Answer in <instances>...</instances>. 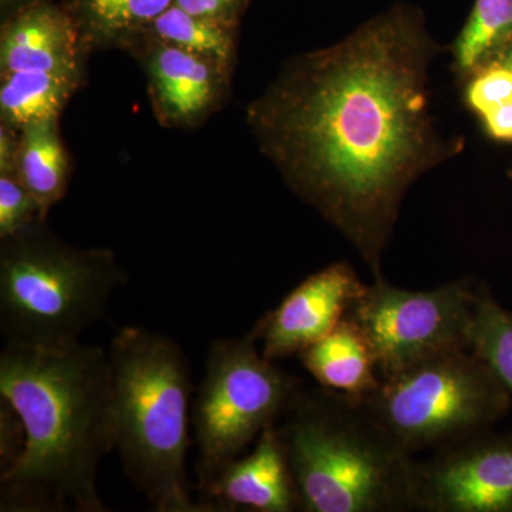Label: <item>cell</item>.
Returning <instances> with one entry per match:
<instances>
[{"label":"cell","mask_w":512,"mask_h":512,"mask_svg":"<svg viewBox=\"0 0 512 512\" xmlns=\"http://www.w3.org/2000/svg\"><path fill=\"white\" fill-rule=\"evenodd\" d=\"M512 39V0H474L463 29L451 46L453 70L460 82L494 62Z\"/></svg>","instance_id":"obj_18"},{"label":"cell","mask_w":512,"mask_h":512,"mask_svg":"<svg viewBox=\"0 0 512 512\" xmlns=\"http://www.w3.org/2000/svg\"><path fill=\"white\" fill-rule=\"evenodd\" d=\"M207 512H295L298 490L276 423L256 439L254 450L228 464L200 495Z\"/></svg>","instance_id":"obj_12"},{"label":"cell","mask_w":512,"mask_h":512,"mask_svg":"<svg viewBox=\"0 0 512 512\" xmlns=\"http://www.w3.org/2000/svg\"><path fill=\"white\" fill-rule=\"evenodd\" d=\"M116 450L124 473L157 512H207L190 493L192 370L163 333L123 328L109 349Z\"/></svg>","instance_id":"obj_4"},{"label":"cell","mask_w":512,"mask_h":512,"mask_svg":"<svg viewBox=\"0 0 512 512\" xmlns=\"http://www.w3.org/2000/svg\"><path fill=\"white\" fill-rule=\"evenodd\" d=\"M494 62L503 64V66L507 67V69L512 70V39L507 43V45H505L504 49L498 53V56L495 57Z\"/></svg>","instance_id":"obj_27"},{"label":"cell","mask_w":512,"mask_h":512,"mask_svg":"<svg viewBox=\"0 0 512 512\" xmlns=\"http://www.w3.org/2000/svg\"><path fill=\"white\" fill-rule=\"evenodd\" d=\"M0 83L3 124L22 130L29 124L57 119L79 86L80 72L2 73Z\"/></svg>","instance_id":"obj_16"},{"label":"cell","mask_w":512,"mask_h":512,"mask_svg":"<svg viewBox=\"0 0 512 512\" xmlns=\"http://www.w3.org/2000/svg\"><path fill=\"white\" fill-rule=\"evenodd\" d=\"M508 175H510V177L512 178V170L510 171V173H508Z\"/></svg>","instance_id":"obj_28"},{"label":"cell","mask_w":512,"mask_h":512,"mask_svg":"<svg viewBox=\"0 0 512 512\" xmlns=\"http://www.w3.org/2000/svg\"><path fill=\"white\" fill-rule=\"evenodd\" d=\"M302 512L414 511L416 463L362 397L301 387L276 423Z\"/></svg>","instance_id":"obj_3"},{"label":"cell","mask_w":512,"mask_h":512,"mask_svg":"<svg viewBox=\"0 0 512 512\" xmlns=\"http://www.w3.org/2000/svg\"><path fill=\"white\" fill-rule=\"evenodd\" d=\"M37 221L46 220L18 174L0 173V239L15 237Z\"/></svg>","instance_id":"obj_21"},{"label":"cell","mask_w":512,"mask_h":512,"mask_svg":"<svg viewBox=\"0 0 512 512\" xmlns=\"http://www.w3.org/2000/svg\"><path fill=\"white\" fill-rule=\"evenodd\" d=\"M468 349L512 394V312L497 302L485 284H478Z\"/></svg>","instance_id":"obj_20"},{"label":"cell","mask_w":512,"mask_h":512,"mask_svg":"<svg viewBox=\"0 0 512 512\" xmlns=\"http://www.w3.org/2000/svg\"><path fill=\"white\" fill-rule=\"evenodd\" d=\"M19 131L15 173L35 197L46 220L52 207L66 194L70 177L57 119L29 124Z\"/></svg>","instance_id":"obj_15"},{"label":"cell","mask_w":512,"mask_h":512,"mask_svg":"<svg viewBox=\"0 0 512 512\" xmlns=\"http://www.w3.org/2000/svg\"><path fill=\"white\" fill-rule=\"evenodd\" d=\"M414 511L512 512V433L488 431L417 461Z\"/></svg>","instance_id":"obj_9"},{"label":"cell","mask_w":512,"mask_h":512,"mask_svg":"<svg viewBox=\"0 0 512 512\" xmlns=\"http://www.w3.org/2000/svg\"><path fill=\"white\" fill-rule=\"evenodd\" d=\"M296 357L319 386L333 392L365 397L382 384L369 342L349 313Z\"/></svg>","instance_id":"obj_14"},{"label":"cell","mask_w":512,"mask_h":512,"mask_svg":"<svg viewBox=\"0 0 512 512\" xmlns=\"http://www.w3.org/2000/svg\"><path fill=\"white\" fill-rule=\"evenodd\" d=\"M174 0H64L90 45L130 46Z\"/></svg>","instance_id":"obj_17"},{"label":"cell","mask_w":512,"mask_h":512,"mask_svg":"<svg viewBox=\"0 0 512 512\" xmlns=\"http://www.w3.org/2000/svg\"><path fill=\"white\" fill-rule=\"evenodd\" d=\"M367 409L409 454L457 446L493 431L512 394L470 349L453 350L382 380L362 397Z\"/></svg>","instance_id":"obj_6"},{"label":"cell","mask_w":512,"mask_h":512,"mask_svg":"<svg viewBox=\"0 0 512 512\" xmlns=\"http://www.w3.org/2000/svg\"><path fill=\"white\" fill-rule=\"evenodd\" d=\"M84 45L79 25L63 3L39 0L3 23L0 70L80 72Z\"/></svg>","instance_id":"obj_13"},{"label":"cell","mask_w":512,"mask_h":512,"mask_svg":"<svg viewBox=\"0 0 512 512\" xmlns=\"http://www.w3.org/2000/svg\"><path fill=\"white\" fill-rule=\"evenodd\" d=\"M137 43L146 49L143 59L151 101L164 126H198L220 106L231 70L208 57L148 37H140L133 45Z\"/></svg>","instance_id":"obj_11"},{"label":"cell","mask_w":512,"mask_h":512,"mask_svg":"<svg viewBox=\"0 0 512 512\" xmlns=\"http://www.w3.org/2000/svg\"><path fill=\"white\" fill-rule=\"evenodd\" d=\"M237 28L191 15L178 6L161 13L140 37L157 40L208 57L231 70L235 60ZM138 37V39H140Z\"/></svg>","instance_id":"obj_19"},{"label":"cell","mask_w":512,"mask_h":512,"mask_svg":"<svg viewBox=\"0 0 512 512\" xmlns=\"http://www.w3.org/2000/svg\"><path fill=\"white\" fill-rule=\"evenodd\" d=\"M464 84V103L477 117L512 101V70L493 62L471 74Z\"/></svg>","instance_id":"obj_22"},{"label":"cell","mask_w":512,"mask_h":512,"mask_svg":"<svg viewBox=\"0 0 512 512\" xmlns=\"http://www.w3.org/2000/svg\"><path fill=\"white\" fill-rule=\"evenodd\" d=\"M485 134L500 143H512V101L478 117Z\"/></svg>","instance_id":"obj_24"},{"label":"cell","mask_w":512,"mask_h":512,"mask_svg":"<svg viewBox=\"0 0 512 512\" xmlns=\"http://www.w3.org/2000/svg\"><path fill=\"white\" fill-rule=\"evenodd\" d=\"M440 50L423 12L397 3L336 45L293 57L248 107L261 150L373 279L407 192L464 150L431 103Z\"/></svg>","instance_id":"obj_1"},{"label":"cell","mask_w":512,"mask_h":512,"mask_svg":"<svg viewBox=\"0 0 512 512\" xmlns=\"http://www.w3.org/2000/svg\"><path fill=\"white\" fill-rule=\"evenodd\" d=\"M35 2H39V0H0L3 19L6 20L10 18V16L15 15L18 10Z\"/></svg>","instance_id":"obj_26"},{"label":"cell","mask_w":512,"mask_h":512,"mask_svg":"<svg viewBox=\"0 0 512 512\" xmlns=\"http://www.w3.org/2000/svg\"><path fill=\"white\" fill-rule=\"evenodd\" d=\"M249 2L251 0H174L173 5L191 15L237 28Z\"/></svg>","instance_id":"obj_23"},{"label":"cell","mask_w":512,"mask_h":512,"mask_svg":"<svg viewBox=\"0 0 512 512\" xmlns=\"http://www.w3.org/2000/svg\"><path fill=\"white\" fill-rule=\"evenodd\" d=\"M473 276L412 291L373 279L350 308V318L369 342L382 380L433 357L470 348L477 301Z\"/></svg>","instance_id":"obj_8"},{"label":"cell","mask_w":512,"mask_h":512,"mask_svg":"<svg viewBox=\"0 0 512 512\" xmlns=\"http://www.w3.org/2000/svg\"><path fill=\"white\" fill-rule=\"evenodd\" d=\"M15 128L3 124L0 128V173L15 171L16 154H18L19 137L13 133Z\"/></svg>","instance_id":"obj_25"},{"label":"cell","mask_w":512,"mask_h":512,"mask_svg":"<svg viewBox=\"0 0 512 512\" xmlns=\"http://www.w3.org/2000/svg\"><path fill=\"white\" fill-rule=\"evenodd\" d=\"M0 399L23 429L18 457L0 474V511H109L97 488L101 461L116 450L107 349L5 345Z\"/></svg>","instance_id":"obj_2"},{"label":"cell","mask_w":512,"mask_h":512,"mask_svg":"<svg viewBox=\"0 0 512 512\" xmlns=\"http://www.w3.org/2000/svg\"><path fill=\"white\" fill-rule=\"evenodd\" d=\"M37 221L0 248V335L5 345L79 343L109 311L127 275L110 249H77Z\"/></svg>","instance_id":"obj_5"},{"label":"cell","mask_w":512,"mask_h":512,"mask_svg":"<svg viewBox=\"0 0 512 512\" xmlns=\"http://www.w3.org/2000/svg\"><path fill=\"white\" fill-rule=\"evenodd\" d=\"M302 386L299 377L262 355L255 325L238 338L212 342L192 410L200 495L266 427L278 423Z\"/></svg>","instance_id":"obj_7"},{"label":"cell","mask_w":512,"mask_h":512,"mask_svg":"<svg viewBox=\"0 0 512 512\" xmlns=\"http://www.w3.org/2000/svg\"><path fill=\"white\" fill-rule=\"evenodd\" d=\"M366 285L346 262H335L303 279L255 323L262 355L274 362L298 356L336 328Z\"/></svg>","instance_id":"obj_10"}]
</instances>
